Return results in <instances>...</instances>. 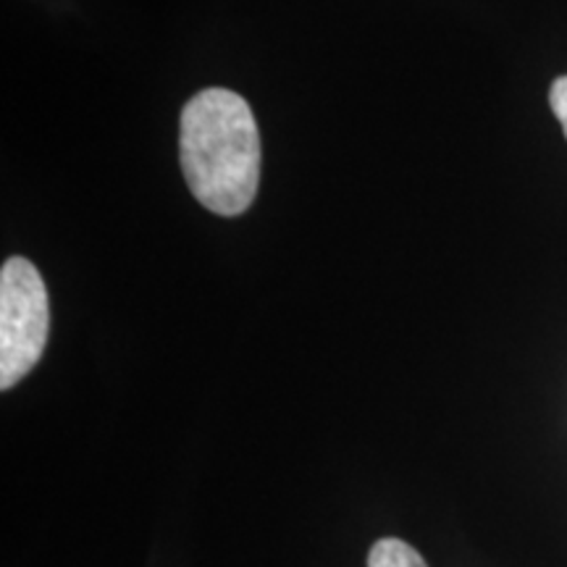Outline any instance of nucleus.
<instances>
[{
    "instance_id": "f257e3e1",
    "label": "nucleus",
    "mask_w": 567,
    "mask_h": 567,
    "mask_svg": "<svg viewBox=\"0 0 567 567\" xmlns=\"http://www.w3.org/2000/svg\"><path fill=\"white\" fill-rule=\"evenodd\" d=\"M179 158L189 193L218 216H243L260 187V132L237 92H197L182 111Z\"/></svg>"
},
{
    "instance_id": "f03ea898",
    "label": "nucleus",
    "mask_w": 567,
    "mask_h": 567,
    "mask_svg": "<svg viewBox=\"0 0 567 567\" xmlns=\"http://www.w3.org/2000/svg\"><path fill=\"white\" fill-rule=\"evenodd\" d=\"M51 334V300L38 266L9 258L0 268V389L9 392L40 363Z\"/></svg>"
},
{
    "instance_id": "7ed1b4c3",
    "label": "nucleus",
    "mask_w": 567,
    "mask_h": 567,
    "mask_svg": "<svg viewBox=\"0 0 567 567\" xmlns=\"http://www.w3.org/2000/svg\"><path fill=\"white\" fill-rule=\"evenodd\" d=\"M368 567H429L421 551L402 538H381L368 551Z\"/></svg>"
},
{
    "instance_id": "20e7f679",
    "label": "nucleus",
    "mask_w": 567,
    "mask_h": 567,
    "mask_svg": "<svg viewBox=\"0 0 567 567\" xmlns=\"http://www.w3.org/2000/svg\"><path fill=\"white\" fill-rule=\"evenodd\" d=\"M549 105H551V113L557 116V122H559V126H563V132L567 137V76H557V80L551 82Z\"/></svg>"
}]
</instances>
